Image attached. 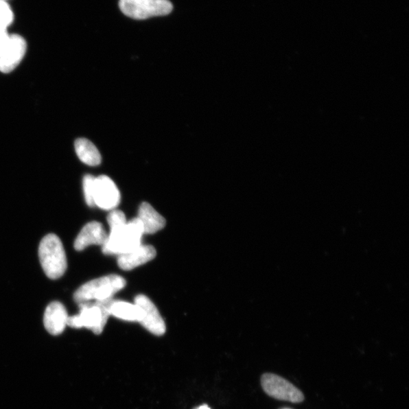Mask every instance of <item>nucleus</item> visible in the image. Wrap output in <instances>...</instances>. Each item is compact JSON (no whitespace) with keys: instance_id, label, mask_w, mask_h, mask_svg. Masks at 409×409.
Listing matches in <instances>:
<instances>
[{"instance_id":"f257e3e1","label":"nucleus","mask_w":409,"mask_h":409,"mask_svg":"<svg viewBox=\"0 0 409 409\" xmlns=\"http://www.w3.org/2000/svg\"><path fill=\"white\" fill-rule=\"evenodd\" d=\"M39 258L43 272L52 280L60 279L67 269V257L60 237L49 233L39 246Z\"/></svg>"},{"instance_id":"f03ea898","label":"nucleus","mask_w":409,"mask_h":409,"mask_svg":"<svg viewBox=\"0 0 409 409\" xmlns=\"http://www.w3.org/2000/svg\"><path fill=\"white\" fill-rule=\"evenodd\" d=\"M143 235L140 220L134 218L123 227L109 231L106 242L102 246V253L120 255L133 250L141 244Z\"/></svg>"},{"instance_id":"7ed1b4c3","label":"nucleus","mask_w":409,"mask_h":409,"mask_svg":"<svg viewBox=\"0 0 409 409\" xmlns=\"http://www.w3.org/2000/svg\"><path fill=\"white\" fill-rule=\"evenodd\" d=\"M126 286V281L119 275L110 274L99 277L82 285L75 292L74 299L78 304L93 301H106Z\"/></svg>"},{"instance_id":"20e7f679","label":"nucleus","mask_w":409,"mask_h":409,"mask_svg":"<svg viewBox=\"0 0 409 409\" xmlns=\"http://www.w3.org/2000/svg\"><path fill=\"white\" fill-rule=\"evenodd\" d=\"M106 301L79 304L78 315L69 317L67 326L73 328H89L95 334H100L110 316Z\"/></svg>"},{"instance_id":"39448f33","label":"nucleus","mask_w":409,"mask_h":409,"mask_svg":"<svg viewBox=\"0 0 409 409\" xmlns=\"http://www.w3.org/2000/svg\"><path fill=\"white\" fill-rule=\"evenodd\" d=\"M119 7L126 16L138 20L167 16L173 10L170 0H120Z\"/></svg>"},{"instance_id":"423d86ee","label":"nucleus","mask_w":409,"mask_h":409,"mask_svg":"<svg viewBox=\"0 0 409 409\" xmlns=\"http://www.w3.org/2000/svg\"><path fill=\"white\" fill-rule=\"evenodd\" d=\"M261 383L263 390L268 396L274 399L288 401L294 404L302 403L304 400V395L301 390L279 375H263Z\"/></svg>"},{"instance_id":"0eeeda50","label":"nucleus","mask_w":409,"mask_h":409,"mask_svg":"<svg viewBox=\"0 0 409 409\" xmlns=\"http://www.w3.org/2000/svg\"><path fill=\"white\" fill-rule=\"evenodd\" d=\"M121 200L119 189L114 181L106 175L95 179L94 204L104 210H114Z\"/></svg>"},{"instance_id":"6e6552de","label":"nucleus","mask_w":409,"mask_h":409,"mask_svg":"<svg viewBox=\"0 0 409 409\" xmlns=\"http://www.w3.org/2000/svg\"><path fill=\"white\" fill-rule=\"evenodd\" d=\"M135 303L141 309L142 316L139 321L143 327L152 334L162 336L165 333V321L150 299L145 295H138Z\"/></svg>"},{"instance_id":"1a4fd4ad","label":"nucleus","mask_w":409,"mask_h":409,"mask_svg":"<svg viewBox=\"0 0 409 409\" xmlns=\"http://www.w3.org/2000/svg\"><path fill=\"white\" fill-rule=\"evenodd\" d=\"M27 49V43L23 36L11 35L8 43L0 56V71L10 73L16 69L23 60Z\"/></svg>"},{"instance_id":"9d476101","label":"nucleus","mask_w":409,"mask_h":409,"mask_svg":"<svg viewBox=\"0 0 409 409\" xmlns=\"http://www.w3.org/2000/svg\"><path fill=\"white\" fill-rule=\"evenodd\" d=\"M108 238L102 224L97 222L86 224L75 239L74 247L77 251H83L91 245L104 246Z\"/></svg>"},{"instance_id":"9b49d317","label":"nucleus","mask_w":409,"mask_h":409,"mask_svg":"<svg viewBox=\"0 0 409 409\" xmlns=\"http://www.w3.org/2000/svg\"><path fill=\"white\" fill-rule=\"evenodd\" d=\"M156 257V250L154 247L141 244L133 250L119 255L118 265L122 270L130 271L154 259Z\"/></svg>"},{"instance_id":"f8f14e48","label":"nucleus","mask_w":409,"mask_h":409,"mask_svg":"<svg viewBox=\"0 0 409 409\" xmlns=\"http://www.w3.org/2000/svg\"><path fill=\"white\" fill-rule=\"evenodd\" d=\"M68 318L65 307L60 302H53L47 306L43 317V324L51 335L58 336L65 331Z\"/></svg>"},{"instance_id":"ddd939ff","label":"nucleus","mask_w":409,"mask_h":409,"mask_svg":"<svg viewBox=\"0 0 409 409\" xmlns=\"http://www.w3.org/2000/svg\"><path fill=\"white\" fill-rule=\"evenodd\" d=\"M137 218L142 224L143 233L147 235H152L163 229L166 224L165 219L148 202L141 204Z\"/></svg>"},{"instance_id":"4468645a","label":"nucleus","mask_w":409,"mask_h":409,"mask_svg":"<svg viewBox=\"0 0 409 409\" xmlns=\"http://www.w3.org/2000/svg\"><path fill=\"white\" fill-rule=\"evenodd\" d=\"M106 306L109 315L128 321H140L142 316L141 309L135 303L116 301L108 299Z\"/></svg>"},{"instance_id":"2eb2a0df","label":"nucleus","mask_w":409,"mask_h":409,"mask_svg":"<svg viewBox=\"0 0 409 409\" xmlns=\"http://www.w3.org/2000/svg\"><path fill=\"white\" fill-rule=\"evenodd\" d=\"M77 155L82 163L90 166H97L101 163L100 152L91 141L80 138L75 142Z\"/></svg>"},{"instance_id":"dca6fc26","label":"nucleus","mask_w":409,"mask_h":409,"mask_svg":"<svg viewBox=\"0 0 409 409\" xmlns=\"http://www.w3.org/2000/svg\"><path fill=\"white\" fill-rule=\"evenodd\" d=\"M95 179L96 178L92 175L87 174L84 178L83 187L85 200L87 204L91 207H94V189H95Z\"/></svg>"},{"instance_id":"f3484780","label":"nucleus","mask_w":409,"mask_h":409,"mask_svg":"<svg viewBox=\"0 0 409 409\" xmlns=\"http://www.w3.org/2000/svg\"><path fill=\"white\" fill-rule=\"evenodd\" d=\"M107 221L109 225V230L123 227L127 224V219L123 211L114 209L110 211L107 217Z\"/></svg>"},{"instance_id":"a211bd4d","label":"nucleus","mask_w":409,"mask_h":409,"mask_svg":"<svg viewBox=\"0 0 409 409\" xmlns=\"http://www.w3.org/2000/svg\"><path fill=\"white\" fill-rule=\"evenodd\" d=\"M13 21V13L5 2H0V32H5Z\"/></svg>"},{"instance_id":"6ab92c4d","label":"nucleus","mask_w":409,"mask_h":409,"mask_svg":"<svg viewBox=\"0 0 409 409\" xmlns=\"http://www.w3.org/2000/svg\"><path fill=\"white\" fill-rule=\"evenodd\" d=\"M10 35L7 32H0V56L2 55L3 50L8 43Z\"/></svg>"},{"instance_id":"aec40b11","label":"nucleus","mask_w":409,"mask_h":409,"mask_svg":"<svg viewBox=\"0 0 409 409\" xmlns=\"http://www.w3.org/2000/svg\"><path fill=\"white\" fill-rule=\"evenodd\" d=\"M195 409H211L207 405H202Z\"/></svg>"},{"instance_id":"412c9836","label":"nucleus","mask_w":409,"mask_h":409,"mask_svg":"<svg viewBox=\"0 0 409 409\" xmlns=\"http://www.w3.org/2000/svg\"><path fill=\"white\" fill-rule=\"evenodd\" d=\"M6 0H0V2H5Z\"/></svg>"},{"instance_id":"4be33fe9","label":"nucleus","mask_w":409,"mask_h":409,"mask_svg":"<svg viewBox=\"0 0 409 409\" xmlns=\"http://www.w3.org/2000/svg\"><path fill=\"white\" fill-rule=\"evenodd\" d=\"M283 409H290V408H283Z\"/></svg>"}]
</instances>
